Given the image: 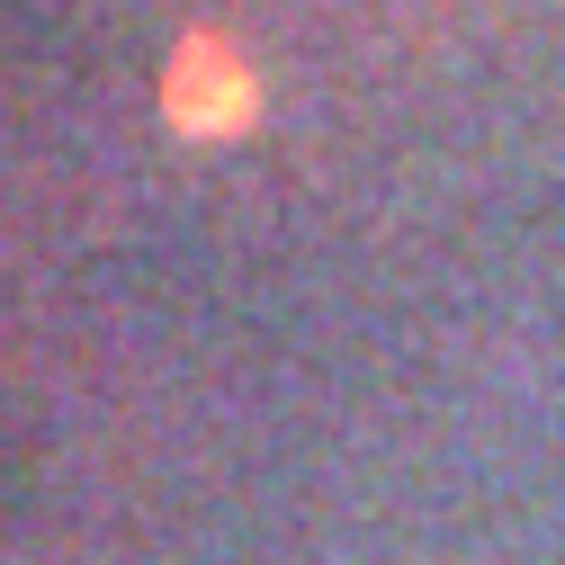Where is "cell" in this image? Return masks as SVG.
<instances>
[{
	"label": "cell",
	"mask_w": 565,
	"mask_h": 565,
	"mask_svg": "<svg viewBox=\"0 0 565 565\" xmlns=\"http://www.w3.org/2000/svg\"><path fill=\"white\" fill-rule=\"evenodd\" d=\"M171 108H180V126H234V117L252 108L243 63H225L216 45H189L180 73H171Z\"/></svg>",
	"instance_id": "6da1fadb"
}]
</instances>
